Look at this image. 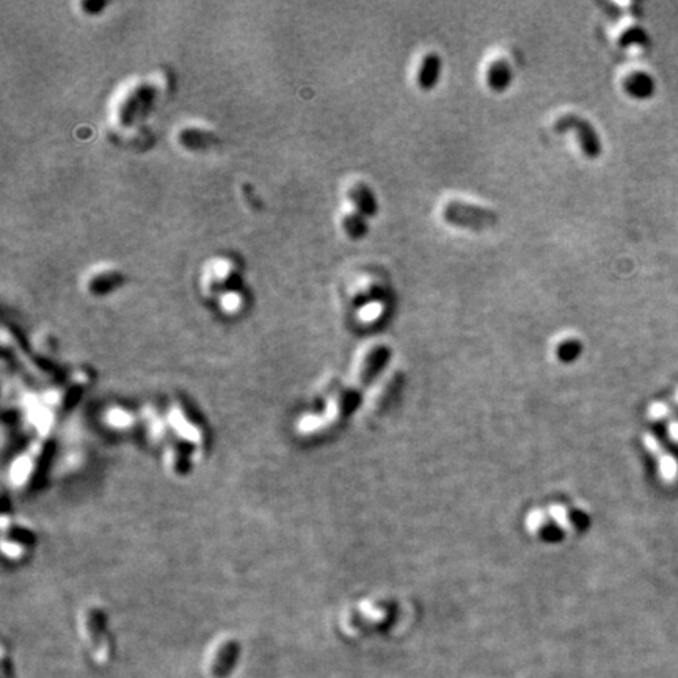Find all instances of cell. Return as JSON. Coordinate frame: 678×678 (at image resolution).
<instances>
[{"label": "cell", "mask_w": 678, "mask_h": 678, "mask_svg": "<svg viewBox=\"0 0 678 678\" xmlns=\"http://www.w3.org/2000/svg\"><path fill=\"white\" fill-rule=\"evenodd\" d=\"M443 217L451 225L463 229H471V231H484V229L495 226L498 223V215L495 210L459 200H454L446 204Z\"/></svg>", "instance_id": "obj_1"}, {"label": "cell", "mask_w": 678, "mask_h": 678, "mask_svg": "<svg viewBox=\"0 0 678 678\" xmlns=\"http://www.w3.org/2000/svg\"><path fill=\"white\" fill-rule=\"evenodd\" d=\"M154 100V87H149L142 81H135L124 88L118 96L115 107L116 120L120 123H133L143 114H147L151 102Z\"/></svg>", "instance_id": "obj_2"}, {"label": "cell", "mask_w": 678, "mask_h": 678, "mask_svg": "<svg viewBox=\"0 0 678 678\" xmlns=\"http://www.w3.org/2000/svg\"><path fill=\"white\" fill-rule=\"evenodd\" d=\"M556 133H567V130H575L579 147H581L583 154L589 159H597L602 156V142L598 137L594 126L576 114H565L557 118L555 123Z\"/></svg>", "instance_id": "obj_3"}, {"label": "cell", "mask_w": 678, "mask_h": 678, "mask_svg": "<svg viewBox=\"0 0 678 678\" xmlns=\"http://www.w3.org/2000/svg\"><path fill=\"white\" fill-rule=\"evenodd\" d=\"M644 445L650 451L651 456L656 459L658 471H660L663 482L674 484L678 479V462L675 460V457L664 449L663 445L658 441V438L650 435V433H645L644 435Z\"/></svg>", "instance_id": "obj_4"}, {"label": "cell", "mask_w": 678, "mask_h": 678, "mask_svg": "<svg viewBox=\"0 0 678 678\" xmlns=\"http://www.w3.org/2000/svg\"><path fill=\"white\" fill-rule=\"evenodd\" d=\"M123 275L115 267H97L87 276V291L93 295H105L120 286Z\"/></svg>", "instance_id": "obj_5"}, {"label": "cell", "mask_w": 678, "mask_h": 678, "mask_svg": "<svg viewBox=\"0 0 678 678\" xmlns=\"http://www.w3.org/2000/svg\"><path fill=\"white\" fill-rule=\"evenodd\" d=\"M623 90L637 101H647L656 93V81L645 71H635L625 79Z\"/></svg>", "instance_id": "obj_6"}, {"label": "cell", "mask_w": 678, "mask_h": 678, "mask_svg": "<svg viewBox=\"0 0 678 678\" xmlns=\"http://www.w3.org/2000/svg\"><path fill=\"white\" fill-rule=\"evenodd\" d=\"M347 196L357 209V212L365 217H374L379 212V204L372 190L363 182H357L347 190Z\"/></svg>", "instance_id": "obj_7"}, {"label": "cell", "mask_w": 678, "mask_h": 678, "mask_svg": "<svg viewBox=\"0 0 678 678\" xmlns=\"http://www.w3.org/2000/svg\"><path fill=\"white\" fill-rule=\"evenodd\" d=\"M441 68H443L441 58L437 54H433V52L423 58L418 71V85L421 90L430 91L435 88L441 76Z\"/></svg>", "instance_id": "obj_8"}, {"label": "cell", "mask_w": 678, "mask_h": 678, "mask_svg": "<svg viewBox=\"0 0 678 678\" xmlns=\"http://www.w3.org/2000/svg\"><path fill=\"white\" fill-rule=\"evenodd\" d=\"M512 82V69L509 67V63L503 60V58H498V60L493 62L489 69H487V85L496 93H503L504 90H508V87Z\"/></svg>", "instance_id": "obj_9"}, {"label": "cell", "mask_w": 678, "mask_h": 678, "mask_svg": "<svg viewBox=\"0 0 678 678\" xmlns=\"http://www.w3.org/2000/svg\"><path fill=\"white\" fill-rule=\"evenodd\" d=\"M214 134L208 129L203 128H184L177 134V142H179L184 148H206L208 144L214 142Z\"/></svg>", "instance_id": "obj_10"}, {"label": "cell", "mask_w": 678, "mask_h": 678, "mask_svg": "<svg viewBox=\"0 0 678 678\" xmlns=\"http://www.w3.org/2000/svg\"><path fill=\"white\" fill-rule=\"evenodd\" d=\"M342 228H344L346 234L352 239H361L365 238L369 231V225H367V217L361 215L360 212H351L347 214L344 219H342Z\"/></svg>", "instance_id": "obj_11"}, {"label": "cell", "mask_w": 678, "mask_h": 678, "mask_svg": "<svg viewBox=\"0 0 678 678\" xmlns=\"http://www.w3.org/2000/svg\"><path fill=\"white\" fill-rule=\"evenodd\" d=\"M650 418H656V419H667V426H669V433H670V437H672L675 441H678V421L674 419L672 416V412H670V408L667 405H663L660 402H656L650 407Z\"/></svg>", "instance_id": "obj_12"}, {"label": "cell", "mask_w": 678, "mask_h": 678, "mask_svg": "<svg viewBox=\"0 0 678 678\" xmlns=\"http://www.w3.org/2000/svg\"><path fill=\"white\" fill-rule=\"evenodd\" d=\"M546 515H548V518L552 520V522H555L562 531L575 529L576 524L571 522L570 512L567 510V508H564V506H561V504L551 506V508L546 510Z\"/></svg>", "instance_id": "obj_13"}, {"label": "cell", "mask_w": 678, "mask_h": 678, "mask_svg": "<svg viewBox=\"0 0 678 678\" xmlns=\"http://www.w3.org/2000/svg\"><path fill=\"white\" fill-rule=\"evenodd\" d=\"M621 48H630V46H645L649 44V34L642 27H631L625 30L621 39H618Z\"/></svg>", "instance_id": "obj_14"}, {"label": "cell", "mask_w": 678, "mask_h": 678, "mask_svg": "<svg viewBox=\"0 0 678 678\" xmlns=\"http://www.w3.org/2000/svg\"><path fill=\"white\" fill-rule=\"evenodd\" d=\"M579 351H581V344H579L576 339H569V341H564L562 344L559 346L557 355L562 360H571L575 358L576 355H579Z\"/></svg>", "instance_id": "obj_15"}, {"label": "cell", "mask_w": 678, "mask_h": 678, "mask_svg": "<svg viewBox=\"0 0 678 678\" xmlns=\"http://www.w3.org/2000/svg\"><path fill=\"white\" fill-rule=\"evenodd\" d=\"M675 399H677V400H678V391H677V393H675Z\"/></svg>", "instance_id": "obj_16"}]
</instances>
